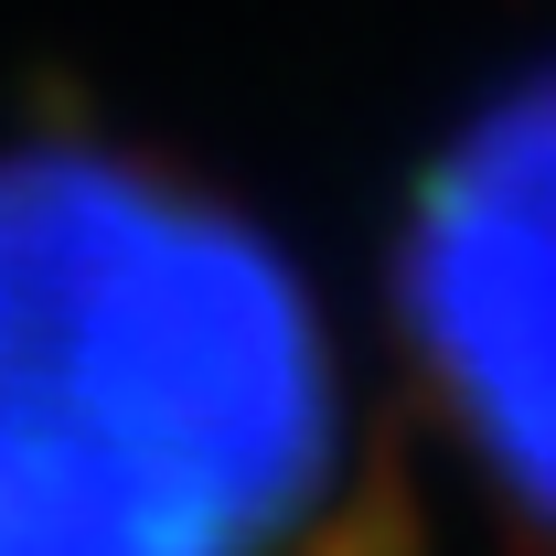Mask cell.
Segmentation results:
<instances>
[{"mask_svg":"<svg viewBox=\"0 0 556 556\" xmlns=\"http://www.w3.org/2000/svg\"><path fill=\"white\" fill-rule=\"evenodd\" d=\"M417 332L482 471L556 535V75L439 161L417 204Z\"/></svg>","mask_w":556,"mask_h":556,"instance_id":"obj_2","label":"cell"},{"mask_svg":"<svg viewBox=\"0 0 556 556\" xmlns=\"http://www.w3.org/2000/svg\"><path fill=\"white\" fill-rule=\"evenodd\" d=\"M343 386L300 278L225 204L0 161V556H311Z\"/></svg>","mask_w":556,"mask_h":556,"instance_id":"obj_1","label":"cell"}]
</instances>
